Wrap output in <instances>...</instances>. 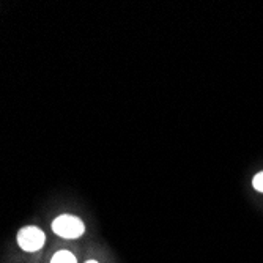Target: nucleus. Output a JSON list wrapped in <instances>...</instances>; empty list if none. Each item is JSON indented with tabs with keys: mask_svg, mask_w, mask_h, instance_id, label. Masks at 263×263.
I'll use <instances>...</instances> for the list:
<instances>
[{
	"mask_svg": "<svg viewBox=\"0 0 263 263\" xmlns=\"http://www.w3.org/2000/svg\"><path fill=\"white\" fill-rule=\"evenodd\" d=\"M252 186L258 191V193H263V172L257 174L252 180Z\"/></svg>",
	"mask_w": 263,
	"mask_h": 263,
	"instance_id": "4",
	"label": "nucleus"
},
{
	"mask_svg": "<svg viewBox=\"0 0 263 263\" xmlns=\"http://www.w3.org/2000/svg\"><path fill=\"white\" fill-rule=\"evenodd\" d=\"M52 230L59 236L66 238V240H74V238H79L84 235L85 226L79 218L69 216V214H63V216H59L52 222Z\"/></svg>",
	"mask_w": 263,
	"mask_h": 263,
	"instance_id": "1",
	"label": "nucleus"
},
{
	"mask_svg": "<svg viewBox=\"0 0 263 263\" xmlns=\"http://www.w3.org/2000/svg\"><path fill=\"white\" fill-rule=\"evenodd\" d=\"M46 236L44 232L38 227H24L17 233V243L22 251L26 252H36L44 246Z\"/></svg>",
	"mask_w": 263,
	"mask_h": 263,
	"instance_id": "2",
	"label": "nucleus"
},
{
	"mask_svg": "<svg viewBox=\"0 0 263 263\" xmlns=\"http://www.w3.org/2000/svg\"><path fill=\"white\" fill-rule=\"evenodd\" d=\"M51 263H76V257L71 254L69 251H59L52 257Z\"/></svg>",
	"mask_w": 263,
	"mask_h": 263,
	"instance_id": "3",
	"label": "nucleus"
},
{
	"mask_svg": "<svg viewBox=\"0 0 263 263\" xmlns=\"http://www.w3.org/2000/svg\"><path fill=\"white\" fill-rule=\"evenodd\" d=\"M87 263H98V261H95V260H90V261H87Z\"/></svg>",
	"mask_w": 263,
	"mask_h": 263,
	"instance_id": "5",
	"label": "nucleus"
}]
</instances>
